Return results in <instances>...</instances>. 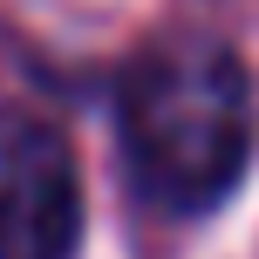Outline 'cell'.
<instances>
[{"mask_svg": "<svg viewBox=\"0 0 259 259\" xmlns=\"http://www.w3.org/2000/svg\"><path fill=\"white\" fill-rule=\"evenodd\" d=\"M116 123L157 211H211L252 157V75L219 34H164L130 62Z\"/></svg>", "mask_w": 259, "mask_h": 259, "instance_id": "cell-1", "label": "cell"}, {"mask_svg": "<svg viewBox=\"0 0 259 259\" xmlns=\"http://www.w3.org/2000/svg\"><path fill=\"white\" fill-rule=\"evenodd\" d=\"M82 178L48 116L0 103V259H75Z\"/></svg>", "mask_w": 259, "mask_h": 259, "instance_id": "cell-2", "label": "cell"}]
</instances>
